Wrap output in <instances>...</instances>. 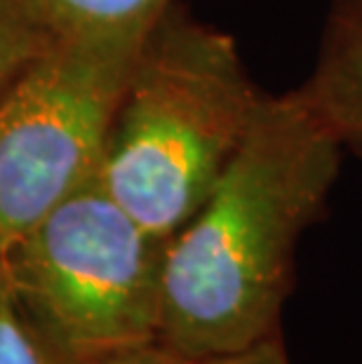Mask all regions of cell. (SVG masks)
<instances>
[{
    "label": "cell",
    "mask_w": 362,
    "mask_h": 364,
    "mask_svg": "<svg viewBox=\"0 0 362 364\" xmlns=\"http://www.w3.org/2000/svg\"><path fill=\"white\" fill-rule=\"evenodd\" d=\"M341 151L297 90L264 97L203 207L165 242L160 343L212 362L282 334L297 245L325 212Z\"/></svg>",
    "instance_id": "cell-1"
},
{
    "label": "cell",
    "mask_w": 362,
    "mask_h": 364,
    "mask_svg": "<svg viewBox=\"0 0 362 364\" xmlns=\"http://www.w3.org/2000/svg\"><path fill=\"white\" fill-rule=\"evenodd\" d=\"M264 97L233 36L172 3L134 57L99 183L142 228L169 240L240 151Z\"/></svg>",
    "instance_id": "cell-2"
},
{
    "label": "cell",
    "mask_w": 362,
    "mask_h": 364,
    "mask_svg": "<svg viewBox=\"0 0 362 364\" xmlns=\"http://www.w3.org/2000/svg\"><path fill=\"white\" fill-rule=\"evenodd\" d=\"M165 242L95 179L21 235L0 266L28 322L68 364L160 338Z\"/></svg>",
    "instance_id": "cell-3"
},
{
    "label": "cell",
    "mask_w": 362,
    "mask_h": 364,
    "mask_svg": "<svg viewBox=\"0 0 362 364\" xmlns=\"http://www.w3.org/2000/svg\"><path fill=\"white\" fill-rule=\"evenodd\" d=\"M144 38L57 36L3 92L0 257L57 205L99 179L115 111Z\"/></svg>",
    "instance_id": "cell-4"
},
{
    "label": "cell",
    "mask_w": 362,
    "mask_h": 364,
    "mask_svg": "<svg viewBox=\"0 0 362 364\" xmlns=\"http://www.w3.org/2000/svg\"><path fill=\"white\" fill-rule=\"evenodd\" d=\"M297 95L344 149L362 153V0H332L318 57Z\"/></svg>",
    "instance_id": "cell-5"
},
{
    "label": "cell",
    "mask_w": 362,
    "mask_h": 364,
    "mask_svg": "<svg viewBox=\"0 0 362 364\" xmlns=\"http://www.w3.org/2000/svg\"><path fill=\"white\" fill-rule=\"evenodd\" d=\"M174 0H36L57 36L149 33Z\"/></svg>",
    "instance_id": "cell-6"
},
{
    "label": "cell",
    "mask_w": 362,
    "mask_h": 364,
    "mask_svg": "<svg viewBox=\"0 0 362 364\" xmlns=\"http://www.w3.org/2000/svg\"><path fill=\"white\" fill-rule=\"evenodd\" d=\"M55 41L36 0H0V97Z\"/></svg>",
    "instance_id": "cell-7"
},
{
    "label": "cell",
    "mask_w": 362,
    "mask_h": 364,
    "mask_svg": "<svg viewBox=\"0 0 362 364\" xmlns=\"http://www.w3.org/2000/svg\"><path fill=\"white\" fill-rule=\"evenodd\" d=\"M0 364H64L21 311L0 266Z\"/></svg>",
    "instance_id": "cell-8"
},
{
    "label": "cell",
    "mask_w": 362,
    "mask_h": 364,
    "mask_svg": "<svg viewBox=\"0 0 362 364\" xmlns=\"http://www.w3.org/2000/svg\"><path fill=\"white\" fill-rule=\"evenodd\" d=\"M68 364H205V362L191 360L186 355L172 350L169 346L160 343V341H153V343L125 348V350L97 355V358L68 362Z\"/></svg>",
    "instance_id": "cell-9"
},
{
    "label": "cell",
    "mask_w": 362,
    "mask_h": 364,
    "mask_svg": "<svg viewBox=\"0 0 362 364\" xmlns=\"http://www.w3.org/2000/svg\"><path fill=\"white\" fill-rule=\"evenodd\" d=\"M205 364H289V358L287 350H284V338L280 334L250 348V350L228 355V358H219Z\"/></svg>",
    "instance_id": "cell-10"
}]
</instances>
